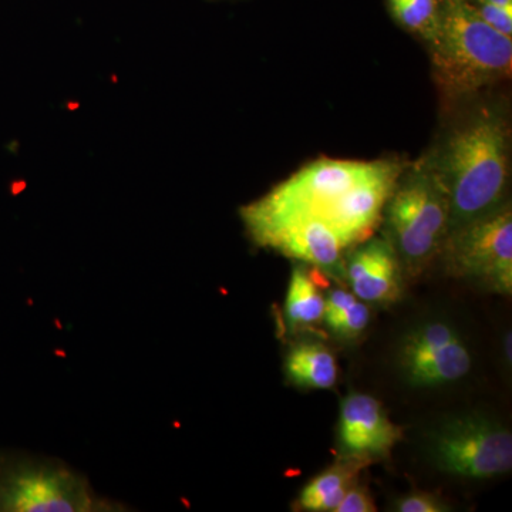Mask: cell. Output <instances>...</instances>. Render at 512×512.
<instances>
[{"mask_svg":"<svg viewBox=\"0 0 512 512\" xmlns=\"http://www.w3.org/2000/svg\"><path fill=\"white\" fill-rule=\"evenodd\" d=\"M399 359L407 379L421 387L456 382L471 369L467 346L456 330L443 322L426 323L410 332Z\"/></svg>","mask_w":512,"mask_h":512,"instance_id":"obj_8","label":"cell"},{"mask_svg":"<svg viewBox=\"0 0 512 512\" xmlns=\"http://www.w3.org/2000/svg\"><path fill=\"white\" fill-rule=\"evenodd\" d=\"M86 478L56 461L0 456V512L110 511Z\"/></svg>","mask_w":512,"mask_h":512,"instance_id":"obj_5","label":"cell"},{"mask_svg":"<svg viewBox=\"0 0 512 512\" xmlns=\"http://www.w3.org/2000/svg\"><path fill=\"white\" fill-rule=\"evenodd\" d=\"M379 164L380 161L366 163L322 158L303 167L274 191L320 214L350 188L375 173Z\"/></svg>","mask_w":512,"mask_h":512,"instance_id":"obj_11","label":"cell"},{"mask_svg":"<svg viewBox=\"0 0 512 512\" xmlns=\"http://www.w3.org/2000/svg\"><path fill=\"white\" fill-rule=\"evenodd\" d=\"M440 5V28L429 52L441 96L460 101L510 79L512 37L487 25L467 0Z\"/></svg>","mask_w":512,"mask_h":512,"instance_id":"obj_2","label":"cell"},{"mask_svg":"<svg viewBox=\"0 0 512 512\" xmlns=\"http://www.w3.org/2000/svg\"><path fill=\"white\" fill-rule=\"evenodd\" d=\"M349 256L346 278L353 293L363 302H396L399 299L400 258L387 239H366Z\"/></svg>","mask_w":512,"mask_h":512,"instance_id":"obj_12","label":"cell"},{"mask_svg":"<svg viewBox=\"0 0 512 512\" xmlns=\"http://www.w3.org/2000/svg\"><path fill=\"white\" fill-rule=\"evenodd\" d=\"M427 156L447 192L448 234L507 202L511 124L498 104L483 103L468 111Z\"/></svg>","mask_w":512,"mask_h":512,"instance_id":"obj_1","label":"cell"},{"mask_svg":"<svg viewBox=\"0 0 512 512\" xmlns=\"http://www.w3.org/2000/svg\"><path fill=\"white\" fill-rule=\"evenodd\" d=\"M339 444L343 457L373 460L389 456L403 433L369 394L353 393L340 406Z\"/></svg>","mask_w":512,"mask_h":512,"instance_id":"obj_10","label":"cell"},{"mask_svg":"<svg viewBox=\"0 0 512 512\" xmlns=\"http://www.w3.org/2000/svg\"><path fill=\"white\" fill-rule=\"evenodd\" d=\"M404 167L399 161L380 160L375 173L320 212L349 248L373 234Z\"/></svg>","mask_w":512,"mask_h":512,"instance_id":"obj_9","label":"cell"},{"mask_svg":"<svg viewBox=\"0 0 512 512\" xmlns=\"http://www.w3.org/2000/svg\"><path fill=\"white\" fill-rule=\"evenodd\" d=\"M431 456L448 474L484 480L511 470L512 436L483 416L458 417L434 434Z\"/></svg>","mask_w":512,"mask_h":512,"instance_id":"obj_7","label":"cell"},{"mask_svg":"<svg viewBox=\"0 0 512 512\" xmlns=\"http://www.w3.org/2000/svg\"><path fill=\"white\" fill-rule=\"evenodd\" d=\"M394 510L400 512H444L448 505L444 504L437 495L429 493H416L404 495L394 504Z\"/></svg>","mask_w":512,"mask_h":512,"instance_id":"obj_19","label":"cell"},{"mask_svg":"<svg viewBox=\"0 0 512 512\" xmlns=\"http://www.w3.org/2000/svg\"><path fill=\"white\" fill-rule=\"evenodd\" d=\"M511 333L508 332L507 335H505V338H504V356H505V360H508V363H511V360H512V353H511V348H512V343H511Z\"/></svg>","mask_w":512,"mask_h":512,"instance_id":"obj_21","label":"cell"},{"mask_svg":"<svg viewBox=\"0 0 512 512\" xmlns=\"http://www.w3.org/2000/svg\"><path fill=\"white\" fill-rule=\"evenodd\" d=\"M323 322L339 338L353 339L362 335L369 326L370 311L355 293L333 289L325 298Z\"/></svg>","mask_w":512,"mask_h":512,"instance_id":"obj_16","label":"cell"},{"mask_svg":"<svg viewBox=\"0 0 512 512\" xmlns=\"http://www.w3.org/2000/svg\"><path fill=\"white\" fill-rule=\"evenodd\" d=\"M325 298L313 272L296 265L289 281L285 315L291 326H312L323 320Z\"/></svg>","mask_w":512,"mask_h":512,"instance_id":"obj_15","label":"cell"},{"mask_svg":"<svg viewBox=\"0 0 512 512\" xmlns=\"http://www.w3.org/2000/svg\"><path fill=\"white\" fill-rule=\"evenodd\" d=\"M285 372L296 386L325 390L335 386L338 380V363L322 343L303 342L289 350Z\"/></svg>","mask_w":512,"mask_h":512,"instance_id":"obj_14","label":"cell"},{"mask_svg":"<svg viewBox=\"0 0 512 512\" xmlns=\"http://www.w3.org/2000/svg\"><path fill=\"white\" fill-rule=\"evenodd\" d=\"M377 511L375 501L367 488L360 487L359 483L353 485L340 501L335 512H375Z\"/></svg>","mask_w":512,"mask_h":512,"instance_id":"obj_20","label":"cell"},{"mask_svg":"<svg viewBox=\"0 0 512 512\" xmlns=\"http://www.w3.org/2000/svg\"><path fill=\"white\" fill-rule=\"evenodd\" d=\"M393 19L402 28L433 42L440 28L441 5L439 0H387Z\"/></svg>","mask_w":512,"mask_h":512,"instance_id":"obj_17","label":"cell"},{"mask_svg":"<svg viewBox=\"0 0 512 512\" xmlns=\"http://www.w3.org/2000/svg\"><path fill=\"white\" fill-rule=\"evenodd\" d=\"M256 244L318 268L332 278H346L348 244L318 212L272 190L241 210Z\"/></svg>","mask_w":512,"mask_h":512,"instance_id":"obj_3","label":"cell"},{"mask_svg":"<svg viewBox=\"0 0 512 512\" xmlns=\"http://www.w3.org/2000/svg\"><path fill=\"white\" fill-rule=\"evenodd\" d=\"M367 460L345 457L332 467L326 468L318 477L303 488L298 505L305 511H335L346 493L357 484V476Z\"/></svg>","mask_w":512,"mask_h":512,"instance_id":"obj_13","label":"cell"},{"mask_svg":"<svg viewBox=\"0 0 512 512\" xmlns=\"http://www.w3.org/2000/svg\"><path fill=\"white\" fill-rule=\"evenodd\" d=\"M477 15L484 20L487 25L503 33V35L512 37V9L501 8V6L491 5L484 0H467Z\"/></svg>","mask_w":512,"mask_h":512,"instance_id":"obj_18","label":"cell"},{"mask_svg":"<svg viewBox=\"0 0 512 512\" xmlns=\"http://www.w3.org/2000/svg\"><path fill=\"white\" fill-rule=\"evenodd\" d=\"M448 268L476 279L493 292H512V210L510 201L448 234L443 245Z\"/></svg>","mask_w":512,"mask_h":512,"instance_id":"obj_6","label":"cell"},{"mask_svg":"<svg viewBox=\"0 0 512 512\" xmlns=\"http://www.w3.org/2000/svg\"><path fill=\"white\" fill-rule=\"evenodd\" d=\"M387 241L412 269L426 265L446 242L450 205L429 156L404 167L384 207Z\"/></svg>","mask_w":512,"mask_h":512,"instance_id":"obj_4","label":"cell"},{"mask_svg":"<svg viewBox=\"0 0 512 512\" xmlns=\"http://www.w3.org/2000/svg\"><path fill=\"white\" fill-rule=\"evenodd\" d=\"M491 5L501 6V8L512 9V0H484Z\"/></svg>","mask_w":512,"mask_h":512,"instance_id":"obj_22","label":"cell"}]
</instances>
